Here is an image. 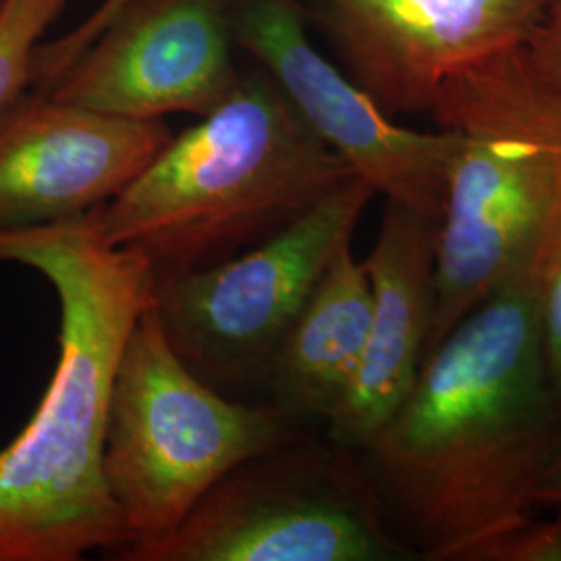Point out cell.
I'll use <instances>...</instances> for the list:
<instances>
[{
    "label": "cell",
    "mask_w": 561,
    "mask_h": 561,
    "mask_svg": "<svg viewBox=\"0 0 561 561\" xmlns=\"http://www.w3.org/2000/svg\"><path fill=\"white\" fill-rule=\"evenodd\" d=\"M549 245L424 356L400 408L360 451L416 560L474 561L535 516L561 447V396L539 335Z\"/></svg>",
    "instance_id": "6da1fadb"
},
{
    "label": "cell",
    "mask_w": 561,
    "mask_h": 561,
    "mask_svg": "<svg viewBox=\"0 0 561 561\" xmlns=\"http://www.w3.org/2000/svg\"><path fill=\"white\" fill-rule=\"evenodd\" d=\"M0 262L41 273L60 308L59 360L34 416L0 447V561H80L127 541L102 454L121 354L157 275L85 215L0 231Z\"/></svg>",
    "instance_id": "7a4b0ae2"
},
{
    "label": "cell",
    "mask_w": 561,
    "mask_h": 561,
    "mask_svg": "<svg viewBox=\"0 0 561 561\" xmlns=\"http://www.w3.org/2000/svg\"><path fill=\"white\" fill-rule=\"evenodd\" d=\"M350 178L261 69L85 219L106 243L140 250L157 277L178 275L271 238Z\"/></svg>",
    "instance_id": "3957f363"
},
{
    "label": "cell",
    "mask_w": 561,
    "mask_h": 561,
    "mask_svg": "<svg viewBox=\"0 0 561 561\" xmlns=\"http://www.w3.org/2000/svg\"><path fill=\"white\" fill-rule=\"evenodd\" d=\"M428 113L460 136L437 229L431 352L560 231L561 96L524 44L449 78Z\"/></svg>",
    "instance_id": "277c9868"
},
{
    "label": "cell",
    "mask_w": 561,
    "mask_h": 561,
    "mask_svg": "<svg viewBox=\"0 0 561 561\" xmlns=\"http://www.w3.org/2000/svg\"><path fill=\"white\" fill-rule=\"evenodd\" d=\"M294 424L271 401L227 400L202 381L150 304L125 341L104 435V481L127 535L121 547L167 537L225 474L294 442Z\"/></svg>",
    "instance_id": "5b68a950"
},
{
    "label": "cell",
    "mask_w": 561,
    "mask_h": 561,
    "mask_svg": "<svg viewBox=\"0 0 561 561\" xmlns=\"http://www.w3.org/2000/svg\"><path fill=\"white\" fill-rule=\"evenodd\" d=\"M294 442L225 474L167 537L111 551L123 561L416 560L368 472Z\"/></svg>",
    "instance_id": "8992f818"
},
{
    "label": "cell",
    "mask_w": 561,
    "mask_h": 561,
    "mask_svg": "<svg viewBox=\"0 0 561 561\" xmlns=\"http://www.w3.org/2000/svg\"><path fill=\"white\" fill-rule=\"evenodd\" d=\"M375 190L350 178L304 215L227 261L162 275L152 308L164 335L210 387L261 385L262 370Z\"/></svg>",
    "instance_id": "52a82bcc"
},
{
    "label": "cell",
    "mask_w": 561,
    "mask_h": 561,
    "mask_svg": "<svg viewBox=\"0 0 561 561\" xmlns=\"http://www.w3.org/2000/svg\"><path fill=\"white\" fill-rule=\"evenodd\" d=\"M233 38L356 178L385 202L439 222L456 131H419L387 115L312 46L298 0H236Z\"/></svg>",
    "instance_id": "ba28073f"
},
{
    "label": "cell",
    "mask_w": 561,
    "mask_h": 561,
    "mask_svg": "<svg viewBox=\"0 0 561 561\" xmlns=\"http://www.w3.org/2000/svg\"><path fill=\"white\" fill-rule=\"evenodd\" d=\"M236 0H129L48 92L123 119L206 117L240 85Z\"/></svg>",
    "instance_id": "9c48e42d"
},
{
    "label": "cell",
    "mask_w": 561,
    "mask_h": 561,
    "mask_svg": "<svg viewBox=\"0 0 561 561\" xmlns=\"http://www.w3.org/2000/svg\"><path fill=\"white\" fill-rule=\"evenodd\" d=\"M547 0H314L347 78L391 117L428 113L443 83L524 46Z\"/></svg>",
    "instance_id": "30bf717a"
},
{
    "label": "cell",
    "mask_w": 561,
    "mask_h": 561,
    "mask_svg": "<svg viewBox=\"0 0 561 561\" xmlns=\"http://www.w3.org/2000/svg\"><path fill=\"white\" fill-rule=\"evenodd\" d=\"M171 140L162 119L102 115L25 90L0 115V231L80 219Z\"/></svg>",
    "instance_id": "8fae6325"
},
{
    "label": "cell",
    "mask_w": 561,
    "mask_h": 561,
    "mask_svg": "<svg viewBox=\"0 0 561 561\" xmlns=\"http://www.w3.org/2000/svg\"><path fill=\"white\" fill-rule=\"evenodd\" d=\"M437 221L385 204L377 240L362 261L373 291L368 340L354 381L327 419L335 447L364 451L419 377L437 300Z\"/></svg>",
    "instance_id": "7c38bea8"
},
{
    "label": "cell",
    "mask_w": 561,
    "mask_h": 561,
    "mask_svg": "<svg viewBox=\"0 0 561 561\" xmlns=\"http://www.w3.org/2000/svg\"><path fill=\"white\" fill-rule=\"evenodd\" d=\"M370 314L368 273L345 243L268 356L261 377L268 401L291 422H327L356 377Z\"/></svg>",
    "instance_id": "4fadbf2b"
},
{
    "label": "cell",
    "mask_w": 561,
    "mask_h": 561,
    "mask_svg": "<svg viewBox=\"0 0 561 561\" xmlns=\"http://www.w3.org/2000/svg\"><path fill=\"white\" fill-rule=\"evenodd\" d=\"M71 0H0V115L32 83V59Z\"/></svg>",
    "instance_id": "5bb4252c"
},
{
    "label": "cell",
    "mask_w": 561,
    "mask_h": 561,
    "mask_svg": "<svg viewBox=\"0 0 561 561\" xmlns=\"http://www.w3.org/2000/svg\"><path fill=\"white\" fill-rule=\"evenodd\" d=\"M127 2L129 0H102L73 30H69L57 41L38 44L32 59L30 90L48 92L67 73V69L80 59L83 50L101 36L104 27Z\"/></svg>",
    "instance_id": "9a60e30c"
},
{
    "label": "cell",
    "mask_w": 561,
    "mask_h": 561,
    "mask_svg": "<svg viewBox=\"0 0 561 561\" xmlns=\"http://www.w3.org/2000/svg\"><path fill=\"white\" fill-rule=\"evenodd\" d=\"M547 512L549 518L530 516L482 547L474 561H561V510Z\"/></svg>",
    "instance_id": "2e32d148"
},
{
    "label": "cell",
    "mask_w": 561,
    "mask_h": 561,
    "mask_svg": "<svg viewBox=\"0 0 561 561\" xmlns=\"http://www.w3.org/2000/svg\"><path fill=\"white\" fill-rule=\"evenodd\" d=\"M539 335L549 379L561 396V227L547 250L542 266Z\"/></svg>",
    "instance_id": "e0dca14e"
},
{
    "label": "cell",
    "mask_w": 561,
    "mask_h": 561,
    "mask_svg": "<svg viewBox=\"0 0 561 561\" xmlns=\"http://www.w3.org/2000/svg\"><path fill=\"white\" fill-rule=\"evenodd\" d=\"M526 50L542 78L561 96V0H547L541 21L526 42Z\"/></svg>",
    "instance_id": "ac0fdd59"
},
{
    "label": "cell",
    "mask_w": 561,
    "mask_h": 561,
    "mask_svg": "<svg viewBox=\"0 0 561 561\" xmlns=\"http://www.w3.org/2000/svg\"><path fill=\"white\" fill-rule=\"evenodd\" d=\"M537 510H561V447L535 495Z\"/></svg>",
    "instance_id": "d6986e66"
}]
</instances>
